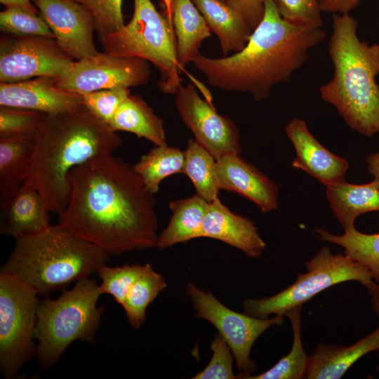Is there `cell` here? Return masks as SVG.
<instances>
[{
    "mask_svg": "<svg viewBox=\"0 0 379 379\" xmlns=\"http://www.w3.org/2000/svg\"><path fill=\"white\" fill-rule=\"evenodd\" d=\"M69 180L70 197L59 224L109 255L155 247L154 194L133 166L106 154L74 167Z\"/></svg>",
    "mask_w": 379,
    "mask_h": 379,
    "instance_id": "1",
    "label": "cell"
},
{
    "mask_svg": "<svg viewBox=\"0 0 379 379\" xmlns=\"http://www.w3.org/2000/svg\"><path fill=\"white\" fill-rule=\"evenodd\" d=\"M264 14L241 51L222 58L200 54L194 66L218 89L268 98L272 88L287 82L307 60L309 51L326 36L321 27L297 25L284 20L274 0H264Z\"/></svg>",
    "mask_w": 379,
    "mask_h": 379,
    "instance_id": "2",
    "label": "cell"
},
{
    "mask_svg": "<svg viewBox=\"0 0 379 379\" xmlns=\"http://www.w3.org/2000/svg\"><path fill=\"white\" fill-rule=\"evenodd\" d=\"M121 137L82 105L77 109L46 115L34 140L27 183L36 188L51 213L66 208L70 171L92 159L114 152Z\"/></svg>",
    "mask_w": 379,
    "mask_h": 379,
    "instance_id": "3",
    "label": "cell"
},
{
    "mask_svg": "<svg viewBox=\"0 0 379 379\" xmlns=\"http://www.w3.org/2000/svg\"><path fill=\"white\" fill-rule=\"evenodd\" d=\"M357 26L349 13L333 14L328 43L333 75L319 93L350 128L371 137L379 132V44L361 41Z\"/></svg>",
    "mask_w": 379,
    "mask_h": 379,
    "instance_id": "4",
    "label": "cell"
},
{
    "mask_svg": "<svg viewBox=\"0 0 379 379\" xmlns=\"http://www.w3.org/2000/svg\"><path fill=\"white\" fill-rule=\"evenodd\" d=\"M109 255L58 223L15 239L1 272L13 275L48 296L97 273Z\"/></svg>",
    "mask_w": 379,
    "mask_h": 379,
    "instance_id": "5",
    "label": "cell"
},
{
    "mask_svg": "<svg viewBox=\"0 0 379 379\" xmlns=\"http://www.w3.org/2000/svg\"><path fill=\"white\" fill-rule=\"evenodd\" d=\"M102 293L97 282L85 278L63 290L56 299H41L37 310L34 337L38 340L36 357L39 366H54L76 340L93 343L105 307L98 306Z\"/></svg>",
    "mask_w": 379,
    "mask_h": 379,
    "instance_id": "6",
    "label": "cell"
},
{
    "mask_svg": "<svg viewBox=\"0 0 379 379\" xmlns=\"http://www.w3.org/2000/svg\"><path fill=\"white\" fill-rule=\"evenodd\" d=\"M98 39L105 53L153 64L160 72L157 86L164 93L175 94L182 86L181 74H188L178 61L173 24L151 0H133L129 22Z\"/></svg>",
    "mask_w": 379,
    "mask_h": 379,
    "instance_id": "7",
    "label": "cell"
},
{
    "mask_svg": "<svg viewBox=\"0 0 379 379\" xmlns=\"http://www.w3.org/2000/svg\"><path fill=\"white\" fill-rule=\"evenodd\" d=\"M305 265L307 272L298 274L284 290L270 297L245 299L244 312L258 318H268L271 314L284 316L290 310L302 306L317 294L338 284L355 281L366 288L374 281L366 267L345 253L333 254L326 246Z\"/></svg>",
    "mask_w": 379,
    "mask_h": 379,
    "instance_id": "8",
    "label": "cell"
},
{
    "mask_svg": "<svg viewBox=\"0 0 379 379\" xmlns=\"http://www.w3.org/2000/svg\"><path fill=\"white\" fill-rule=\"evenodd\" d=\"M38 295L15 277L0 273V371L6 379L18 378L36 356Z\"/></svg>",
    "mask_w": 379,
    "mask_h": 379,
    "instance_id": "9",
    "label": "cell"
},
{
    "mask_svg": "<svg viewBox=\"0 0 379 379\" xmlns=\"http://www.w3.org/2000/svg\"><path fill=\"white\" fill-rule=\"evenodd\" d=\"M185 291L192 300L195 316L213 325L230 346L238 371L237 378L246 379L251 375L256 369L255 362L250 357L253 345L267 328L282 324L284 316L258 318L235 312L211 292L193 283L187 284Z\"/></svg>",
    "mask_w": 379,
    "mask_h": 379,
    "instance_id": "10",
    "label": "cell"
},
{
    "mask_svg": "<svg viewBox=\"0 0 379 379\" xmlns=\"http://www.w3.org/2000/svg\"><path fill=\"white\" fill-rule=\"evenodd\" d=\"M151 75L149 62L137 57L98 53L74 60L55 77L59 87L79 94L145 85Z\"/></svg>",
    "mask_w": 379,
    "mask_h": 379,
    "instance_id": "11",
    "label": "cell"
},
{
    "mask_svg": "<svg viewBox=\"0 0 379 379\" xmlns=\"http://www.w3.org/2000/svg\"><path fill=\"white\" fill-rule=\"evenodd\" d=\"M74 60L54 39L4 34L0 39V83L56 77Z\"/></svg>",
    "mask_w": 379,
    "mask_h": 379,
    "instance_id": "12",
    "label": "cell"
},
{
    "mask_svg": "<svg viewBox=\"0 0 379 379\" xmlns=\"http://www.w3.org/2000/svg\"><path fill=\"white\" fill-rule=\"evenodd\" d=\"M174 95L179 116L200 145L216 160L239 154L241 147L237 125L218 114L212 103L201 97L194 85H182Z\"/></svg>",
    "mask_w": 379,
    "mask_h": 379,
    "instance_id": "13",
    "label": "cell"
},
{
    "mask_svg": "<svg viewBox=\"0 0 379 379\" xmlns=\"http://www.w3.org/2000/svg\"><path fill=\"white\" fill-rule=\"evenodd\" d=\"M61 48L75 60L94 55V22L89 11L75 0H32Z\"/></svg>",
    "mask_w": 379,
    "mask_h": 379,
    "instance_id": "14",
    "label": "cell"
},
{
    "mask_svg": "<svg viewBox=\"0 0 379 379\" xmlns=\"http://www.w3.org/2000/svg\"><path fill=\"white\" fill-rule=\"evenodd\" d=\"M82 105V95L59 87L55 77H39L0 83V106L53 115L74 111Z\"/></svg>",
    "mask_w": 379,
    "mask_h": 379,
    "instance_id": "15",
    "label": "cell"
},
{
    "mask_svg": "<svg viewBox=\"0 0 379 379\" xmlns=\"http://www.w3.org/2000/svg\"><path fill=\"white\" fill-rule=\"evenodd\" d=\"M285 132L293 145L295 157L292 166L301 169L325 186L344 180L349 164L324 147L311 133L304 120L293 119Z\"/></svg>",
    "mask_w": 379,
    "mask_h": 379,
    "instance_id": "16",
    "label": "cell"
},
{
    "mask_svg": "<svg viewBox=\"0 0 379 379\" xmlns=\"http://www.w3.org/2000/svg\"><path fill=\"white\" fill-rule=\"evenodd\" d=\"M217 179L220 190L244 196L264 213L277 208V184L239 154H229L217 160Z\"/></svg>",
    "mask_w": 379,
    "mask_h": 379,
    "instance_id": "17",
    "label": "cell"
},
{
    "mask_svg": "<svg viewBox=\"0 0 379 379\" xmlns=\"http://www.w3.org/2000/svg\"><path fill=\"white\" fill-rule=\"evenodd\" d=\"M201 237L224 242L250 258L260 257L266 246L254 222L230 211L219 198L208 203Z\"/></svg>",
    "mask_w": 379,
    "mask_h": 379,
    "instance_id": "18",
    "label": "cell"
},
{
    "mask_svg": "<svg viewBox=\"0 0 379 379\" xmlns=\"http://www.w3.org/2000/svg\"><path fill=\"white\" fill-rule=\"evenodd\" d=\"M0 206V230L4 235L17 239L39 233L51 225V212L39 192L26 182Z\"/></svg>",
    "mask_w": 379,
    "mask_h": 379,
    "instance_id": "19",
    "label": "cell"
},
{
    "mask_svg": "<svg viewBox=\"0 0 379 379\" xmlns=\"http://www.w3.org/2000/svg\"><path fill=\"white\" fill-rule=\"evenodd\" d=\"M373 351H379V325L371 333L347 347L319 343L309 355L304 378H340L357 360Z\"/></svg>",
    "mask_w": 379,
    "mask_h": 379,
    "instance_id": "20",
    "label": "cell"
},
{
    "mask_svg": "<svg viewBox=\"0 0 379 379\" xmlns=\"http://www.w3.org/2000/svg\"><path fill=\"white\" fill-rule=\"evenodd\" d=\"M326 187L333 213L345 231L355 227L354 222L361 214L379 211V179L362 185L343 180Z\"/></svg>",
    "mask_w": 379,
    "mask_h": 379,
    "instance_id": "21",
    "label": "cell"
},
{
    "mask_svg": "<svg viewBox=\"0 0 379 379\" xmlns=\"http://www.w3.org/2000/svg\"><path fill=\"white\" fill-rule=\"evenodd\" d=\"M218 39L224 56L244 48L252 30L232 8L218 0H192Z\"/></svg>",
    "mask_w": 379,
    "mask_h": 379,
    "instance_id": "22",
    "label": "cell"
},
{
    "mask_svg": "<svg viewBox=\"0 0 379 379\" xmlns=\"http://www.w3.org/2000/svg\"><path fill=\"white\" fill-rule=\"evenodd\" d=\"M207 201L195 194L169 203L171 216L167 226L158 234L155 248L163 250L175 244L201 237Z\"/></svg>",
    "mask_w": 379,
    "mask_h": 379,
    "instance_id": "23",
    "label": "cell"
},
{
    "mask_svg": "<svg viewBox=\"0 0 379 379\" xmlns=\"http://www.w3.org/2000/svg\"><path fill=\"white\" fill-rule=\"evenodd\" d=\"M172 13L177 58L185 68L200 55L199 48L211 31L192 0H173Z\"/></svg>",
    "mask_w": 379,
    "mask_h": 379,
    "instance_id": "24",
    "label": "cell"
},
{
    "mask_svg": "<svg viewBox=\"0 0 379 379\" xmlns=\"http://www.w3.org/2000/svg\"><path fill=\"white\" fill-rule=\"evenodd\" d=\"M109 127L152 142L155 146L166 145L163 120L139 95H130L119 106Z\"/></svg>",
    "mask_w": 379,
    "mask_h": 379,
    "instance_id": "25",
    "label": "cell"
},
{
    "mask_svg": "<svg viewBox=\"0 0 379 379\" xmlns=\"http://www.w3.org/2000/svg\"><path fill=\"white\" fill-rule=\"evenodd\" d=\"M34 140L0 137V203L9 199L27 179Z\"/></svg>",
    "mask_w": 379,
    "mask_h": 379,
    "instance_id": "26",
    "label": "cell"
},
{
    "mask_svg": "<svg viewBox=\"0 0 379 379\" xmlns=\"http://www.w3.org/2000/svg\"><path fill=\"white\" fill-rule=\"evenodd\" d=\"M184 156L182 173L190 179L197 194L209 203L218 198L217 160L192 138L187 141Z\"/></svg>",
    "mask_w": 379,
    "mask_h": 379,
    "instance_id": "27",
    "label": "cell"
},
{
    "mask_svg": "<svg viewBox=\"0 0 379 379\" xmlns=\"http://www.w3.org/2000/svg\"><path fill=\"white\" fill-rule=\"evenodd\" d=\"M314 232L321 240L343 247L345 255L366 267L373 281L379 283V233L366 234L355 227L341 235L321 229Z\"/></svg>",
    "mask_w": 379,
    "mask_h": 379,
    "instance_id": "28",
    "label": "cell"
},
{
    "mask_svg": "<svg viewBox=\"0 0 379 379\" xmlns=\"http://www.w3.org/2000/svg\"><path fill=\"white\" fill-rule=\"evenodd\" d=\"M184 161V152L166 144L155 146L133 167L147 190L155 194L164 179L173 174L182 173Z\"/></svg>",
    "mask_w": 379,
    "mask_h": 379,
    "instance_id": "29",
    "label": "cell"
},
{
    "mask_svg": "<svg viewBox=\"0 0 379 379\" xmlns=\"http://www.w3.org/2000/svg\"><path fill=\"white\" fill-rule=\"evenodd\" d=\"M167 286L164 277L149 263L132 286L122 305L132 328L139 329L146 319V310L158 295Z\"/></svg>",
    "mask_w": 379,
    "mask_h": 379,
    "instance_id": "30",
    "label": "cell"
},
{
    "mask_svg": "<svg viewBox=\"0 0 379 379\" xmlns=\"http://www.w3.org/2000/svg\"><path fill=\"white\" fill-rule=\"evenodd\" d=\"M301 310L302 306H298L284 315L290 319L293 331V344L290 352L270 369L258 375L248 376L246 379L304 378L309 355L305 352L301 340Z\"/></svg>",
    "mask_w": 379,
    "mask_h": 379,
    "instance_id": "31",
    "label": "cell"
},
{
    "mask_svg": "<svg viewBox=\"0 0 379 379\" xmlns=\"http://www.w3.org/2000/svg\"><path fill=\"white\" fill-rule=\"evenodd\" d=\"M46 115L37 111L0 106V137L34 140Z\"/></svg>",
    "mask_w": 379,
    "mask_h": 379,
    "instance_id": "32",
    "label": "cell"
},
{
    "mask_svg": "<svg viewBox=\"0 0 379 379\" xmlns=\"http://www.w3.org/2000/svg\"><path fill=\"white\" fill-rule=\"evenodd\" d=\"M145 268V264H125L118 267L105 265L97 272L101 280L99 285L100 293L102 295H110L122 306L132 286Z\"/></svg>",
    "mask_w": 379,
    "mask_h": 379,
    "instance_id": "33",
    "label": "cell"
},
{
    "mask_svg": "<svg viewBox=\"0 0 379 379\" xmlns=\"http://www.w3.org/2000/svg\"><path fill=\"white\" fill-rule=\"evenodd\" d=\"M0 29L4 34L33 35L54 39V35L39 13L22 8L5 7L0 13Z\"/></svg>",
    "mask_w": 379,
    "mask_h": 379,
    "instance_id": "34",
    "label": "cell"
},
{
    "mask_svg": "<svg viewBox=\"0 0 379 379\" xmlns=\"http://www.w3.org/2000/svg\"><path fill=\"white\" fill-rule=\"evenodd\" d=\"M84 5L92 15L98 38L121 28L125 24L123 0H75Z\"/></svg>",
    "mask_w": 379,
    "mask_h": 379,
    "instance_id": "35",
    "label": "cell"
},
{
    "mask_svg": "<svg viewBox=\"0 0 379 379\" xmlns=\"http://www.w3.org/2000/svg\"><path fill=\"white\" fill-rule=\"evenodd\" d=\"M84 106L107 125L121 103L131 95L129 88L104 89L81 94Z\"/></svg>",
    "mask_w": 379,
    "mask_h": 379,
    "instance_id": "36",
    "label": "cell"
},
{
    "mask_svg": "<svg viewBox=\"0 0 379 379\" xmlns=\"http://www.w3.org/2000/svg\"><path fill=\"white\" fill-rule=\"evenodd\" d=\"M280 15L286 21L301 26L321 27L319 0H274Z\"/></svg>",
    "mask_w": 379,
    "mask_h": 379,
    "instance_id": "37",
    "label": "cell"
},
{
    "mask_svg": "<svg viewBox=\"0 0 379 379\" xmlns=\"http://www.w3.org/2000/svg\"><path fill=\"white\" fill-rule=\"evenodd\" d=\"M212 357L208 365L197 373L193 379H234V357L225 339L218 333L211 343Z\"/></svg>",
    "mask_w": 379,
    "mask_h": 379,
    "instance_id": "38",
    "label": "cell"
},
{
    "mask_svg": "<svg viewBox=\"0 0 379 379\" xmlns=\"http://www.w3.org/2000/svg\"><path fill=\"white\" fill-rule=\"evenodd\" d=\"M236 11L253 31L264 14V0H218Z\"/></svg>",
    "mask_w": 379,
    "mask_h": 379,
    "instance_id": "39",
    "label": "cell"
},
{
    "mask_svg": "<svg viewBox=\"0 0 379 379\" xmlns=\"http://www.w3.org/2000/svg\"><path fill=\"white\" fill-rule=\"evenodd\" d=\"M361 0H319L321 11L333 14L349 13Z\"/></svg>",
    "mask_w": 379,
    "mask_h": 379,
    "instance_id": "40",
    "label": "cell"
},
{
    "mask_svg": "<svg viewBox=\"0 0 379 379\" xmlns=\"http://www.w3.org/2000/svg\"><path fill=\"white\" fill-rule=\"evenodd\" d=\"M370 296L371 306L373 312L379 317V283L373 281L366 287ZM379 355V351L378 352ZM379 372V366H377Z\"/></svg>",
    "mask_w": 379,
    "mask_h": 379,
    "instance_id": "41",
    "label": "cell"
},
{
    "mask_svg": "<svg viewBox=\"0 0 379 379\" xmlns=\"http://www.w3.org/2000/svg\"><path fill=\"white\" fill-rule=\"evenodd\" d=\"M0 3L5 7L19 8L32 13H39L38 9L32 0H0Z\"/></svg>",
    "mask_w": 379,
    "mask_h": 379,
    "instance_id": "42",
    "label": "cell"
},
{
    "mask_svg": "<svg viewBox=\"0 0 379 379\" xmlns=\"http://www.w3.org/2000/svg\"><path fill=\"white\" fill-rule=\"evenodd\" d=\"M366 161L369 173L374 178L379 179V152L369 154Z\"/></svg>",
    "mask_w": 379,
    "mask_h": 379,
    "instance_id": "43",
    "label": "cell"
},
{
    "mask_svg": "<svg viewBox=\"0 0 379 379\" xmlns=\"http://www.w3.org/2000/svg\"><path fill=\"white\" fill-rule=\"evenodd\" d=\"M161 1H162L164 9V12L166 14L170 22L173 24V13H172L173 0H161Z\"/></svg>",
    "mask_w": 379,
    "mask_h": 379,
    "instance_id": "44",
    "label": "cell"
}]
</instances>
